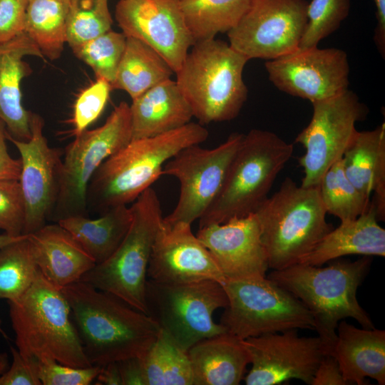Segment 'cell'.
I'll return each instance as SVG.
<instances>
[{"instance_id": "8", "label": "cell", "mask_w": 385, "mask_h": 385, "mask_svg": "<svg viewBox=\"0 0 385 385\" xmlns=\"http://www.w3.org/2000/svg\"><path fill=\"white\" fill-rule=\"evenodd\" d=\"M130 226L116 250L96 264L81 281L113 294L147 314L145 300L147 271L156 235L163 220L155 190H145L130 206Z\"/></svg>"}, {"instance_id": "42", "label": "cell", "mask_w": 385, "mask_h": 385, "mask_svg": "<svg viewBox=\"0 0 385 385\" xmlns=\"http://www.w3.org/2000/svg\"><path fill=\"white\" fill-rule=\"evenodd\" d=\"M28 0H0V43L24 31Z\"/></svg>"}, {"instance_id": "40", "label": "cell", "mask_w": 385, "mask_h": 385, "mask_svg": "<svg viewBox=\"0 0 385 385\" xmlns=\"http://www.w3.org/2000/svg\"><path fill=\"white\" fill-rule=\"evenodd\" d=\"M101 366L74 367L57 361L38 363L41 385H89L97 377Z\"/></svg>"}, {"instance_id": "48", "label": "cell", "mask_w": 385, "mask_h": 385, "mask_svg": "<svg viewBox=\"0 0 385 385\" xmlns=\"http://www.w3.org/2000/svg\"><path fill=\"white\" fill-rule=\"evenodd\" d=\"M28 235H22L21 236H11L6 233L0 234V248L9 245L12 242L21 240L26 237Z\"/></svg>"}, {"instance_id": "1", "label": "cell", "mask_w": 385, "mask_h": 385, "mask_svg": "<svg viewBox=\"0 0 385 385\" xmlns=\"http://www.w3.org/2000/svg\"><path fill=\"white\" fill-rule=\"evenodd\" d=\"M61 289L92 365L141 356L160 331L148 314L88 283L78 281Z\"/></svg>"}, {"instance_id": "26", "label": "cell", "mask_w": 385, "mask_h": 385, "mask_svg": "<svg viewBox=\"0 0 385 385\" xmlns=\"http://www.w3.org/2000/svg\"><path fill=\"white\" fill-rule=\"evenodd\" d=\"M132 140L160 135L189 123L192 109L177 82L169 78L132 100Z\"/></svg>"}, {"instance_id": "7", "label": "cell", "mask_w": 385, "mask_h": 385, "mask_svg": "<svg viewBox=\"0 0 385 385\" xmlns=\"http://www.w3.org/2000/svg\"><path fill=\"white\" fill-rule=\"evenodd\" d=\"M293 150L292 143L272 131L252 129L244 134L217 195L199 219V227L255 213Z\"/></svg>"}, {"instance_id": "14", "label": "cell", "mask_w": 385, "mask_h": 385, "mask_svg": "<svg viewBox=\"0 0 385 385\" xmlns=\"http://www.w3.org/2000/svg\"><path fill=\"white\" fill-rule=\"evenodd\" d=\"M306 0H254L228 31L230 46L249 60H272L298 48L307 18Z\"/></svg>"}, {"instance_id": "2", "label": "cell", "mask_w": 385, "mask_h": 385, "mask_svg": "<svg viewBox=\"0 0 385 385\" xmlns=\"http://www.w3.org/2000/svg\"><path fill=\"white\" fill-rule=\"evenodd\" d=\"M209 135L192 123L153 137L131 140L97 169L87 189L88 212L101 215L133 202L161 176L164 165L180 150L205 142Z\"/></svg>"}, {"instance_id": "46", "label": "cell", "mask_w": 385, "mask_h": 385, "mask_svg": "<svg viewBox=\"0 0 385 385\" xmlns=\"http://www.w3.org/2000/svg\"><path fill=\"white\" fill-rule=\"evenodd\" d=\"M376 8V26L374 40L379 53L385 54V0H373Z\"/></svg>"}, {"instance_id": "24", "label": "cell", "mask_w": 385, "mask_h": 385, "mask_svg": "<svg viewBox=\"0 0 385 385\" xmlns=\"http://www.w3.org/2000/svg\"><path fill=\"white\" fill-rule=\"evenodd\" d=\"M342 161L351 183L364 195L373 194L379 220L385 217V123L373 130H357Z\"/></svg>"}, {"instance_id": "47", "label": "cell", "mask_w": 385, "mask_h": 385, "mask_svg": "<svg viewBox=\"0 0 385 385\" xmlns=\"http://www.w3.org/2000/svg\"><path fill=\"white\" fill-rule=\"evenodd\" d=\"M96 379L95 384L123 385L118 361H112L101 366Z\"/></svg>"}, {"instance_id": "29", "label": "cell", "mask_w": 385, "mask_h": 385, "mask_svg": "<svg viewBox=\"0 0 385 385\" xmlns=\"http://www.w3.org/2000/svg\"><path fill=\"white\" fill-rule=\"evenodd\" d=\"M173 71L152 47L133 37H126L124 52L111 89L125 91L138 98L155 85L171 78Z\"/></svg>"}, {"instance_id": "37", "label": "cell", "mask_w": 385, "mask_h": 385, "mask_svg": "<svg viewBox=\"0 0 385 385\" xmlns=\"http://www.w3.org/2000/svg\"><path fill=\"white\" fill-rule=\"evenodd\" d=\"M349 10L350 0H312L307 4V22L298 48L317 46L339 29Z\"/></svg>"}, {"instance_id": "41", "label": "cell", "mask_w": 385, "mask_h": 385, "mask_svg": "<svg viewBox=\"0 0 385 385\" xmlns=\"http://www.w3.org/2000/svg\"><path fill=\"white\" fill-rule=\"evenodd\" d=\"M12 361L0 376V385H41L38 375V363L26 359L16 348L11 346Z\"/></svg>"}, {"instance_id": "15", "label": "cell", "mask_w": 385, "mask_h": 385, "mask_svg": "<svg viewBox=\"0 0 385 385\" xmlns=\"http://www.w3.org/2000/svg\"><path fill=\"white\" fill-rule=\"evenodd\" d=\"M265 66L269 80L279 91L311 103L349 89L348 56L337 48H297L267 61Z\"/></svg>"}, {"instance_id": "38", "label": "cell", "mask_w": 385, "mask_h": 385, "mask_svg": "<svg viewBox=\"0 0 385 385\" xmlns=\"http://www.w3.org/2000/svg\"><path fill=\"white\" fill-rule=\"evenodd\" d=\"M111 90V84L103 78L83 90L77 97L72 118L74 136L81 133L102 113Z\"/></svg>"}, {"instance_id": "39", "label": "cell", "mask_w": 385, "mask_h": 385, "mask_svg": "<svg viewBox=\"0 0 385 385\" xmlns=\"http://www.w3.org/2000/svg\"><path fill=\"white\" fill-rule=\"evenodd\" d=\"M26 207L19 180H0V230L11 236L24 234Z\"/></svg>"}, {"instance_id": "35", "label": "cell", "mask_w": 385, "mask_h": 385, "mask_svg": "<svg viewBox=\"0 0 385 385\" xmlns=\"http://www.w3.org/2000/svg\"><path fill=\"white\" fill-rule=\"evenodd\" d=\"M113 19L108 0H71L66 43L71 48L111 30Z\"/></svg>"}, {"instance_id": "28", "label": "cell", "mask_w": 385, "mask_h": 385, "mask_svg": "<svg viewBox=\"0 0 385 385\" xmlns=\"http://www.w3.org/2000/svg\"><path fill=\"white\" fill-rule=\"evenodd\" d=\"M130 207H113L96 219L76 215L57 222L67 230L96 264L106 260L118 247L132 222Z\"/></svg>"}, {"instance_id": "9", "label": "cell", "mask_w": 385, "mask_h": 385, "mask_svg": "<svg viewBox=\"0 0 385 385\" xmlns=\"http://www.w3.org/2000/svg\"><path fill=\"white\" fill-rule=\"evenodd\" d=\"M228 304L220 318L227 332L241 339L289 329L314 330L307 308L267 277L225 279Z\"/></svg>"}, {"instance_id": "11", "label": "cell", "mask_w": 385, "mask_h": 385, "mask_svg": "<svg viewBox=\"0 0 385 385\" xmlns=\"http://www.w3.org/2000/svg\"><path fill=\"white\" fill-rule=\"evenodd\" d=\"M132 140L130 106L121 101L101 126L75 135L62 159L58 200L50 220L87 216L88 184L100 165Z\"/></svg>"}, {"instance_id": "12", "label": "cell", "mask_w": 385, "mask_h": 385, "mask_svg": "<svg viewBox=\"0 0 385 385\" xmlns=\"http://www.w3.org/2000/svg\"><path fill=\"white\" fill-rule=\"evenodd\" d=\"M312 105L309 123L294 140L305 149L298 159L304 173L303 187L318 186L325 172L342 158L357 132L356 123L369 112L349 89Z\"/></svg>"}, {"instance_id": "23", "label": "cell", "mask_w": 385, "mask_h": 385, "mask_svg": "<svg viewBox=\"0 0 385 385\" xmlns=\"http://www.w3.org/2000/svg\"><path fill=\"white\" fill-rule=\"evenodd\" d=\"M330 355L350 384H369L366 377L385 384V331L358 328L346 320L339 322Z\"/></svg>"}, {"instance_id": "25", "label": "cell", "mask_w": 385, "mask_h": 385, "mask_svg": "<svg viewBox=\"0 0 385 385\" xmlns=\"http://www.w3.org/2000/svg\"><path fill=\"white\" fill-rule=\"evenodd\" d=\"M188 354L192 385L240 384L250 364L242 339L227 332L198 342Z\"/></svg>"}, {"instance_id": "50", "label": "cell", "mask_w": 385, "mask_h": 385, "mask_svg": "<svg viewBox=\"0 0 385 385\" xmlns=\"http://www.w3.org/2000/svg\"><path fill=\"white\" fill-rule=\"evenodd\" d=\"M1 326H2V325H1V319H0V333L4 336V337L6 338L7 337H6L5 332H4V330H3L2 327H1Z\"/></svg>"}, {"instance_id": "45", "label": "cell", "mask_w": 385, "mask_h": 385, "mask_svg": "<svg viewBox=\"0 0 385 385\" xmlns=\"http://www.w3.org/2000/svg\"><path fill=\"white\" fill-rule=\"evenodd\" d=\"M123 385H146L140 356L118 361Z\"/></svg>"}, {"instance_id": "44", "label": "cell", "mask_w": 385, "mask_h": 385, "mask_svg": "<svg viewBox=\"0 0 385 385\" xmlns=\"http://www.w3.org/2000/svg\"><path fill=\"white\" fill-rule=\"evenodd\" d=\"M6 125L0 119V180H19L21 160L10 155L6 143Z\"/></svg>"}, {"instance_id": "6", "label": "cell", "mask_w": 385, "mask_h": 385, "mask_svg": "<svg viewBox=\"0 0 385 385\" xmlns=\"http://www.w3.org/2000/svg\"><path fill=\"white\" fill-rule=\"evenodd\" d=\"M255 214L272 270L298 264L333 229L327 221L318 186L297 185L290 178Z\"/></svg>"}, {"instance_id": "21", "label": "cell", "mask_w": 385, "mask_h": 385, "mask_svg": "<svg viewBox=\"0 0 385 385\" xmlns=\"http://www.w3.org/2000/svg\"><path fill=\"white\" fill-rule=\"evenodd\" d=\"M26 56L43 58L41 51L24 31L0 43V119L8 134L19 140L31 138V114L21 102V83L32 72L23 60Z\"/></svg>"}, {"instance_id": "22", "label": "cell", "mask_w": 385, "mask_h": 385, "mask_svg": "<svg viewBox=\"0 0 385 385\" xmlns=\"http://www.w3.org/2000/svg\"><path fill=\"white\" fill-rule=\"evenodd\" d=\"M38 269L58 288L81 281L96 265L75 237L58 223L45 225L28 235Z\"/></svg>"}, {"instance_id": "27", "label": "cell", "mask_w": 385, "mask_h": 385, "mask_svg": "<svg viewBox=\"0 0 385 385\" xmlns=\"http://www.w3.org/2000/svg\"><path fill=\"white\" fill-rule=\"evenodd\" d=\"M373 203L354 220L341 222L330 230L299 263L312 266L322 265L350 255L385 256V230Z\"/></svg>"}, {"instance_id": "4", "label": "cell", "mask_w": 385, "mask_h": 385, "mask_svg": "<svg viewBox=\"0 0 385 385\" xmlns=\"http://www.w3.org/2000/svg\"><path fill=\"white\" fill-rule=\"evenodd\" d=\"M9 305L16 346L25 359L74 367L92 366L66 298L39 270L26 292L9 301Z\"/></svg>"}, {"instance_id": "16", "label": "cell", "mask_w": 385, "mask_h": 385, "mask_svg": "<svg viewBox=\"0 0 385 385\" xmlns=\"http://www.w3.org/2000/svg\"><path fill=\"white\" fill-rule=\"evenodd\" d=\"M298 329L269 333L242 339L252 367L247 385H276L299 379L311 385L325 348L317 337H300Z\"/></svg>"}, {"instance_id": "5", "label": "cell", "mask_w": 385, "mask_h": 385, "mask_svg": "<svg viewBox=\"0 0 385 385\" xmlns=\"http://www.w3.org/2000/svg\"><path fill=\"white\" fill-rule=\"evenodd\" d=\"M248 61L215 38L192 45L175 81L199 123L228 121L239 115L247 98L242 74Z\"/></svg>"}, {"instance_id": "17", "label": "cell", "mask_w": 385, "mask_h": 385, "mask_svg": "<svg viewBox=\"0 0 385 385\" xmlns=\"http://www.w3.org/2000/svg\"><path fill=\"white\" fill-rule=\"evenodd\" d=\"M43 118L31 112L29 140H19L6 134L20 155L19 181L26 207L24 235L38 230L51 219L59 192L61 155L49 146L43 135Z\"/></svg>"}, {"instance_id": "3", "label": "cell", "mask_w": 385, "mask_h": 385, "mask_svg": "<svg viewBox=\"0 0 385 385\" xmlns=\"http://www.w3.org/2000/svg\"><path fill=\"white\" fill-rule=\"evenodd\" d=\"M332 261L324 267L298 263L272 270L267 277L293 294L310 312L314 330L327 354L332 353L336 331L342 319L351 317L363 328H375L356 298L357 289L369 270L371 257Z\"/></svg>"}, {"instance_id": "13", "label": "cell", "mask_w": 385, "mask_h": 385, "mask_svg": "<svg viewBox=\"0 0 385 385\" xmlns=\"http://www.w3.org/2000/svg\"><path fill=\"white\" fill-rule=\"evenodd\" d=\"M243 136L242 133H233L211 149L192 145L166 162L162 175L177 178L180 193L175 207L163 217L164 224L192 225L200 218L217 195Z\"/></svg>"}, {"instance_id": "10", "label": "cell", "mask_w": 385, "mask_h": 385, "mask_svg": "<svg viewBox=\"0 0 385 385\" xmlns=\"http://www.w3.org/2000/svg\"><path fill=\"white\" fill-rule=\"evenodd\" d=\"M145 300L147 314L185 350L226 332L212 317L215 310L228 304L223 286L217 281L171 284L148 279Z\"/></svg>"}, {"instance_id": "31", "label": "cell", "mask_w": 385, "mask_h": 385, "mask_svg": "<svg viewBox=\"0 0 385 385\" xmlns=\"http://www.w3.org/2000/svg\"><path fill=\"white\" fill-rule=\"evenodd\" d=\"M254 0H180L188 30L197 41L215 38L234 29Z\"/></svg>"}, {"instance_id": "36", "label": "cell", "mask_w": 385, "mask_h": 385, "mask_svg": "<svg viewBox=\"0 0 385 385\" xmlns=\"http://www.w3.org/2000/svg\"><path fill=\"white\" fill-rule=\"evenodd\" d=\"M125 43V34L111 29L71 49L78 59L92 68L96 78H103L111 85L115 78Z\"/></svg>"}, {"instance_id": "49", "label": "cell", "mask_w": 385, "mask_h": 385, "mask_svg": "<svg viewBox=\"0 0 385 385\" xmlns=\"http://www.w3.org/2000/svg\"><path fill=\"white\" fill-rule=\"evenodd\" d=\"M9 358L6 353H0V376L9 368Z\"/></svg>"}, {"instance_id": "20", "label": "cell", "mask_w": 385, "mask_h": 385, "mask_svg": "<svg viewBox=\"0 0 385 385\" xmlns=\"http://www.w3.org/2000/svg\"><path fill=\"white\" fill-rule=\"evenodd\" d=\"M196 235L225 279L266 277L268 258L255 213L199 227Z\"/></svg>"}, {"instance_id": "30", "label": "cell", "mask_w": 385, "mask_h": 385, "mask_svg": "<svg viewBox=\"0 0 385 385\" xmlns=\"http://www.w3.org/2000/svg\"><path fill=\"white\" fill-rule=\"evenodd\" d=\"M71 0H28L24 31L42 55L60 58L66 43V24Z\"/></svg>"}, {"instance_id": "19", "label": "cell", "mask_w": 385, "mask_h": 385, "mask_svg": "<svg viewBox=\"0 0 385 385\" xmlns=\"http://www.w3.org/2000/svg\"><path fill=\"white\" fill-rule=\"evenodd\" d=\"M148 279L163 283L225 280L209 250L191 230V224L163 222L153 245Z\"/></svg>"}, {"instance_id": "33", "label": "cell", "mask_w": 385, "mask_h": 385, "mask_svg": "<svg viewBox=\"0 0 385 385\" xmlns=\"http://www.w3.org/2000/svg\"><path fill=\"white\" fill-rule=\"evenodd\" d=\"M319 192L327 213L341 222L356 219L369 207L370 198L361 192L346 177L342 158L323 175Z\"/></svg>"}, {"instance_id": "34", "label": "cell", "mask_w": 385, "mask_h": 385, "mask_svg": "<svg viewBox=\"0 0 385 385\" xmlns=\"http://www.w3.org/2000/svg\"><path fill=\"white\" fill-rule=\"evenodd\" d=\"M38 267L28 235L0 248V299H18L34 282Z\"/></svg>"}, {"instance_id": "43", "label": "cell", "mask_w": 385, "mask_h": 385, "mask_svg": "<svg viewBox=\"0 0 385 385\" xmlns=\"http://www.w3.org/2000/svg\"><path fill=\"white\" fill-rule=\"evenodd\" d=\"M342 375L337 359L327 354L320 361L311 385H349Z\"/></svg>"}, {"instance_id": "32", "label": "cell", "mask_w": 385, "mask_h": 385, "mask_svg": "<svg viewBox=\"0 0 385 385\" xmlns=\"http://www.w3.org/2000/svg\"><path fill=\"white\" fill-rule=\"evenodd\" d=\"M140 358L146 385H192L188 351L163 330Z\"/></svg>"}, {"instance_id": "18", "label": "cell", "mask_w": 385, "mask_h": 385, "mask_svg": "<svg viewBox=\"0 0 385 385\" xmlns=\"http://www.w3.org/2000/svg\"><path fill=\"white\" fill-rule=\"evenodd\" d=\"M115 18L126 37L152 47L175 73L195 43L180 0H119Z\"/></svg>"}]
</instances>
